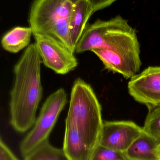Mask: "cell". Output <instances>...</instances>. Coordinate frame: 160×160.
I'll return each instance as SVG.
<instances>
[{
    "label": "cell",
    "instance_id": "cell-10",
    "mask_svg": "<svg viewBox=\"0 0 160 160\" xmlns=\"http://www.w3.org/2000/svg\"><path fill=\"white\" fill-rule=\"evenodd\" d=\"M160 145L143 131L125 153L128 160H160Z\"/></svg>",
    "mask_w": 160,
    "mask_h": 160
},
{
    "label": "cell",
    "instance_id": "cell-17",
    "mask_svg": "<svg viewBox=\"0 0 160 160\" xmlns=\"http://www.w3.org/2000/svg\"><path fill=\"white\" fill-rule=\"evenodd\" d=\"M91 4L94 12H96L101 9L111 6L117 0H87Z\"/></svg>",
    "mask_w": 160,
    "mask_h": 160
},
{
    "label": "cell",
    "instance_id": "cell-1",
    "mask_svg": "<svg viewBox=\"0 0 160 160\" xmlns=\"http://www.w3.org/2000/svg\"><path fill=\"white\" fill-rule=\"evenodd\" d=\"M41 58L35 43L29 45L15 65V81L10 93V124L17 132L33 128L42 97Z\"/></svg>",
    "mask_w": 160,
    "mask_h": 160
},
{
    "label": "cell",
    "instance_id": "cell-5",
    "mask_svg": "<svg viewBox=\"0 0 160 160\" xmlns=\"http://www.w3.org/2000/svg\"><path fill=\"white\" fill-rule=\"evenodd\" d=\"M67 102V94L63 88H59L48 97L32 129L21 143L20 150L23 157L49 141V136Z\"/></svg>",
    "mask_w": 160,
    "mask_h": 160
},
{
    "label": "cell",
    "instance_id": "cell-11",
    "mask_svg": "<svg viewBox=\"0 0 160 160\" xmlns=\"http://www.w3.org/2000/svg\"><path fill=\"white\" fill-rule=\"evenodd\" d=\"M94 13L93 8L87 0H78L75 3L70 26V37L75 48L87 25L88 19Z\"/></svg>",
    "mask_w": 160,
    "mask_h": 160
},
{
    "label": "cell",
    "instance_id": "cell-7",
    "mask_svg": "<svg viewBox=\"0 0 160 160\" xmlns=\"http://www.w3.org/2000/svg\"><path fill=\"white\" fill-rule=\"evenodd\" d=\"M129 93L147 108L160 105V66L149 67L130 79Z\"/></svg>",
    "mask_w": 160,
    "mask_h": 160
},
{
    "label": "cell",
    "instance_id": "cell-14",
    "mask_svg": "<svg viewBox=\"0 0 160 160\" xmlns=\"http://www.w3.org/2000/svg\"><path fill=\"white\" fill-rule=\"evenodd\" d=\"M143 130L160 144V105L148 108Z\"/></svg>",
    "mask_w": 160,
    "mask_h": 160
},
{
    "label": "cell",
    "instance_id": "cell-13",
    "mask_svg": "<svg viewBox=\"0 0 160 160\" xmlns=\"http://www.w3.org/2000/svg\"><path fill=\"white\" fill-rule=\"evenodd\" d=\"M24 160H68L63 149L52 145L49 141L24 156Z\"/></svg>",
    "mask_w": 160,
    "mask_h": 160
},
{
    "label": "cell",
    "instance_id": "cell-8",
    "mask_svg": "<svg viewBox=\"0 0 160 160\" xmlns=\"http://www.w3.org/2000/svg\"><path fill=\"white\" fill-rule=\"evenodd\" d=\"M143 132L142 128L132 121H103L100 145L125 152Z\"/></svg>",
    "mask_w": 160,
    "mask_h": 160
},
{
    "label": "cell",
    "instance_id": "cell-16",
    "mask_svg": "<svg viewBox=\"0 0 160 160\" xmlns=\"http://www.w3.org/2000/svg\"><path fill=\"white\" fill-rule=\"evenodd\" d=\"M0 160H19L2 138L0 140Z\"/></svg>",
    "mask_w": 160,
    "mask_h": 160
},
{
    "label": "cell",
    "instance_id": "cell-15",
    "mask_svg": "<svg viewBox=\"0 0 160 160\" xmlns=\"http://www.w3.org/2000/svg\"><path fill=\"white\" fill-rule=\"evenodd\" d=\"M91 160H128L125 152L99 145L93 153Z\"/></svg>",
    "mask_w": 160,
    "mask_h": 160
},
{
    "label": "cell",
    "instance_id": "cell-9",
    "mask_svg": "<svg viewBox=\"0 0 160 160\" xmlns=\"http://www.w3.org/2000/svg\"><path fill=\"white\" fill-rule=\"evenodd\" d=\"M62 149L68 160H91L93 154L75 125L67 119Z\"/></svg>",
    "mask_w": 160,
    "mask_h": 160
},
{
    "label": "cell",
    "instance_id": "cell-12",
    "mask_svg": "<svg viewBox=\"0 0 160 160\" xmlns=\"http://www.w3.org/2000/svg\"><path fill=\"white\" fill-rule=\"evenodd\" d=\"M33 30L30 27H14L3 36L1 40L2 47L11 53H17L29 46Z\"/></svg>",
    "mask_w": 160,
    "mask_h": 160
},
{
    "label": "cell",
    "instance_id": "cell-18",
    "mask_svg": "<svg viewBox=\"0 0 160 160\" xmlns=\"http://www.w3.org/2000/svg\"><path fill=\"white\" fill-rule=\"evenodd\" d=\"M159 152H160V145L159 147Z\"/></svg>",
    "mask_w": 160,
    "mask_h": 160
},
{
    "label": "cell",
    "instance_id": "cell-3",
    "mask_svg": "<svg viewBox=\"0 0 160 160\" xmlns=\"http://www.w3.org/2000/svg\"><path fill=\"white\" fill-rule=\"evenodd\" d=\"M66 119L75 125L94 153L100 145L103 127L101 105L91 85L80 78L74 81L71 88Z\"/></svg>",
    "mask_w": 160,
    "mask_h": 160
},
{
    "label": "cell",
    "instance_id": "cell-6",
    "mask_svg": "<svg viewBox=\"0 0 160 160\" xmlns=\"http://www.w3.org/2000/svg\"><path fill=\"white\" fill-rule=\"evenodd\" d=\"M35 44L45 66L59 75L73 71L78 65L74 52L53 38L34 34Z\"/></svg>",
    "mask_w": 160,
    "mask_h": 160
},
{
    "label": "cell",
    "instance_id": "cell-2",
    "mask_svg": "<svg viewBox=\"0 0 160 160\" xmlns=\"http://www.w3.org/2000/svg\"><path fill=\"white\" fill-rule=\"evenodd\" d=\"M96 49L106 50L115 60L141 54L136 30L120 15L107 20L98 19L87 25L76 45L75 52L80 53Z\"/></svg>",
    "mask_w": 160,
    "mask_h": 160
},
{
    "label": "cell",
    "instance_id": "cell-4",
    "mask_svg": "<svg viewBox=\"0 0 160 160\" xmlns=\"http://www.w3.org/2000/svg\"><path fill=\"white\" fill-rule=\"evenodd\" d=\"M78 0H34L29 17L34 34L49 36L75 53L70 35V22Z\"/></svg>",
    "mask_w": 160,
    "mask_h": 160
}]
</instances>
